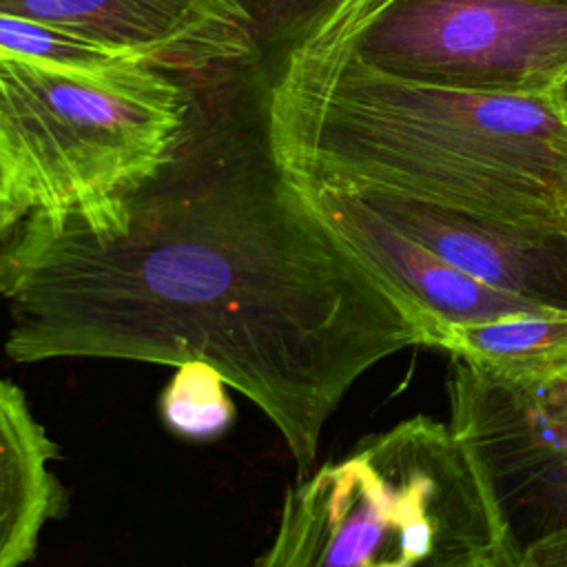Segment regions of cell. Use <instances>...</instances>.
Masks as SVG:
<instances>
[{
    "instance_id": "1",
    "label": "cell",
    "mask_w": 567,
    "mask_h": 567,
    "mask_svg": "<svg viewBox=\"0 0 567 567\" xmlns=\"http://www.w3.org/2000/svg\"><path fill=\"white\" fill-rule=\"evenodd\" d=\"M188 82L186 133L155 175L91 208L31 210L0 241L4 352L208 363L306 476L354 381L427 334L275 164L257 64Z\"/></svg>"
},
{
    "instance_id": "2",
    "label": "cell",
    "mask_w": 567,
    "mask_h": 567,
    "mask_svg": "<svg viewBox=\"0 0 567 567\" xmlns=\"http://www.w3.org/2000/svg\"><path fill=\"white\" fill-rule=\"evenodd\" d=\"M341 2L257 64L266 144L290 182L563 221L567 117L556 93H472L385 73L352 49Z\"/></svg>"
},
{
    "instance_id": "3",
    "label": "cell",
    "mask_w": 567,
    "mask_h": 567,
    "mask_svg": "<svg viewBox=\"0 0 567 567\" xmlns=\"http://www.w3.org/2000/svg\"><path fill=\"white\" fill-rule=\"evenodd\" d=\"M503 536L452 427L425 414L368 434L288 487L255 567H494Z\"/></svg>"
},
{
    "instance_id": "4",
    "label": "cell",
    "mask_w": 567,
    "mask_h": 567,
    "mask_svg": "<svg viewBox=\"0 0 567 567\" xmlns=\"http://www.w3.org/2000/svg\"><path fill=\"white\" fill-rule=\"evenodd\" d=\"M193 84L144 66L0 53V168L31 210L91 208L155 175L182 142Z\"/></svg>"
},
{
    "instance_id": "5",
    "label": "cell",
    "mask_w": 567,
    "mask_h": 567,
    "mask_svg": "<svg viewBox=\"0 0 567 567\" xmlns=\"http://www.w3.org/2000/svg\"><path fill=\"white\" fill-rule=\"evenodd\" d=\"M368 64L423 84L551 95L567 75V0H343Z\"/></svg>"
},
{
    "instance_id": "6",
    "label": "cell",
    "mask_w": 567,
    "mask_h": 567,
    "mask_svg": "<svg viewBox=\"0 0 567 567\" xmlns=\"http://www.w3.org/2000/svg\"><path fill=\"white\" fill-rule=\"evenodd\" d=\"M452 423L481 472L509 567H567V379L518 385L470 372Z\"/></svg>"
},
{
    "instance_id": "7",
    "label": "cell",
    "mask_w": 567,
    "mask_h": 567,
    "mask_svg": "<svg viewBox=\"0 0 567 567\" xmlns=\"http://www.w3.org/2000/svg\"><path fill=\"white\" fill-rule=\"evenodd\" d=\"M0 11L184 80L259 62L241 0H0Z\"/></svg>"
},
{
    "instance_id": "8",
    "label": "cell",
    "mask_w": 567,
    "mask_h": 567,
    "mask_svg": "<svg viewBox=\"0 0 567 567\" xmlns=\"http://www.w3.org/2000/svg\"><path fill=\"white\" fill-rule=\"evenodd\" d=\"M357 197L485 286L545 310H567V226L563 221H507L394 195Z\"/></svg>"
},
{
    "instance_id": "9",
    "label": "cell",
    "mask_w": 567,
    "mask_h": 567,
    "mask_svg": "<svg viewBox=\"0 0 567 567\" xmlns=\"http://www.w3.org/2000/svg\"><path fill=\"white\" fill-rule=\"evenodd\" d=\"M295 186L303 193L312 210L423 323L427 348H434L436 337L452 326L545 310L463 272L427 246L394 228L357 195L319 186Z\"/></svg>"
},
{
    "instance_id": "10",
    "label": "cell",
    "mask_w": 567,
    "mask_h": 567,
    "mask_svg": "<svg viewBox=\"0 0 567 567\" xmlns=\"http://www.w3.org/2000/svg\"><path fill=\"white\" fill-rule=\"evenodd\" d=\"M53 458L58 447L24 394L0 379V567L31 560L44 523L64 512V489L49 467Z\"/></svg>"
},
{
    "instance_id": "11",
    "label": "cell",
    "mask_w": 567,
    "mask_h": 567,
    "mask_svg": "<svg viewBox=\"0 0 567 567\" xmlns=\"http://www.w3.org/2000/svg\"><path fill=\"white\" fill-rule=\"evenodd\" d=\"M434 348L467 368L518 385L567 379V310H527L501 319L445 328Z\"/></svg>"
},
{
    "instance_id": "12",
    "label": "cell",
    "mask_w": 567,
    "mask_h": 567,
    "mask_svg": "<svg viewBox=\"0 0 567 567\" xmlns=\"http://www.w3.org/2000/svg\"><path fill=\"white\" fill-rule=\"evenodd\" d=\"M162 423L186 441H215L235 423V405L224 374L202 361L177 365L157 401Z\"/></svg>"
},
{
    "instance_id": "13",
    "label": "cell",
    "mask_w": 567,
    "mask_h": 567,
    "mask_svg": "<svg viewBox=\"0 0 567 567\" xmlns=\"http://www.w3.org/2000/svg\"><path fill=\"white\" fill-rule=\"evenodd\" d=\"M0 53L75 66L128 64L126 60H120L86 40L7 11H0Z\"/></svg>"
},
{
    "instance_id": "14",
    "label": "cell",
    "mask_w": 567,
    "mask_h": 567,
    "mask_svg": "<svg viewBox=\"0 0 567 567\" xmlns=\"http://www.w3.org/2000/svg\"><path fill=\"white\" fill-rule=\"evenodd\" d=\"M341 0H241L257 42L259 62L288 47Z\"/></svg>"
},
{
    "instance_id": "15",
    "label": "cell",
    "mask_w": 567,
    "mask_h": 567,
    "mask_svg": "<svg viewBox=\"0 0 567 567\" xmlns=\"http://www.w3.org/2000/svg\"><path fill=\"white\" fill-rule=\"evenodd\" d=\"M31 213V206L16 193L9 184L4 171L0 168V241Z\"/></svg>"
},
{
    "instance_id": "16",
    "label": "cell",
    "mask_w": 567,
    "mask_h": 567,
    "mask_svg": "<svg viewBox=\"0 0 567 567\" xmlns=\"http://www.w3.org/2000/svg\"><path fill=\"white\" fill-rule=\"evenodd\" d=\"M556 100H558V104H560V111H563L565 117H567V75L563 78V82H560L558 89H556Z\"/></svg>"
},
{
    "instance_id": "17",
    "label": "cell",
    "mask_w": 567,
    "mask_h": 567,
    "mask_svg": "<svg viewBox=\"0 0 567 567\" xmlns=\"http://www.w3.org/2000/svg\"><path fill=\"white\" fill-rule=\"evenodd\" d=\"M494 567H509V563H507V560H503V558H501V560H498V563H496V565H494Z\"/></svg>"
},
{
    "instance_id": "18",
    "label": "cell",
    "mask_w": 567,
    "mask_h": 567,
    "mask_svg": "<svg viewBox=\"0 0 567 567\" xmlns=\"http://www.w3.org/2000/svg\"><path fill=\"white\" fill-rule=\"evenodd\" d=\"M563 224L567 226V210H565V217H563Z\"/></svg>"
}]
</instances>
